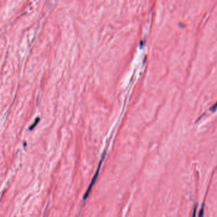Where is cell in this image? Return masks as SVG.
I'll list each match as a JSON object with an SVG mask.
<instances>
[{
	"label": "cell",
	"mask_w": 217,
	"mask_h": 217,
	"mask_svg": "<svg viewBox=\"0 0 217 217\" xmlns=\"http://www.w3.org/2000/svg\"><path fill=\"white\" fill-rule=\"evenodd\" d=\"M103 158H104V155H102V159L101 160L100 163H99V166H98V168H97V171H96V175H94V178H93V180H92L91 183H90V185H89V187L88 190H87V192H86L85 194V195H84V200H85L86 199H87V197H88V196H89V193H90V191H91V189H92V187H93V185H94V183L96 182V179H97V176H98V174H99V169H100V168H101V164L102 161V159H103Z\"/></svg>",
	"instance_id": "6da1fadb"
},
{
	"label": "cell",
	"mask_w": 217,
	"mask_h": 217,
	"mask_svg": "<svg viewBox=\"0 0 217 217\" xmlns=\"http://www.w3.org/2000/svg\"><path fill=\"white\" fill-rule=\"evenodd\" d=\"M39 121H40V118H37V119H36L35 122L34 123V124L31 126L30 128H29V130H32V129H33L34 128H35V127L36 126L37 124H38V123L39 122Z\"/></svg>",
	"instance_id": "7a4b0ae2"
},
{
	"label": "cell",
	"mask_w": 217,
	"mask_h": 217,
	"mask_svg": "<svg viewBox=\"0 0 217 217\" xmlns=\"http://www.w3.org/2000/svg\"><path fill=\"white\" fill-rule=\"evenodd\" d=\"M203 211H204V207H203V209H202L201 210H200V213H199V216H203Z\"/></svg>",
	"instance_id": "3957f363"
}]
</instances>
